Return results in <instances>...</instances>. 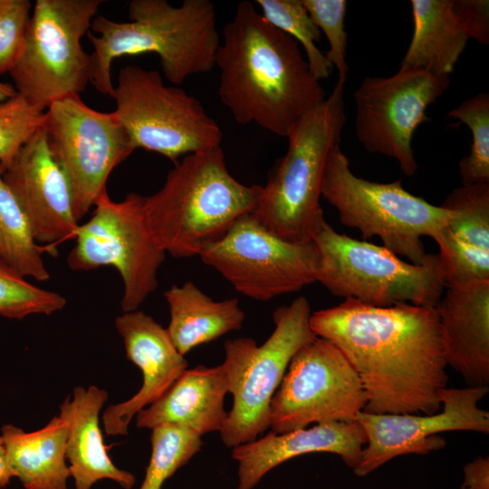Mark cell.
<instances>
[{"label": "cell", "instance_id": "6da1fadb", "mask_svg": "<svg viewBox=\"0 0 489 489\" xmlns=\"http://www.w3.org/2000/svg\"><path fill=\"white\" fill-rule=\"evenodd\" d=\"M310 326L354 368L367 397L363 411L428 415L440 410L448 376L436 307H380L345 299L312 312Z\"/></svg>", "mask_w": 489, "mask_h": 489}, {"label": "cell", "instance_id": "7a4b0ae2", "mask_svg": "<svg viewBox=\"0 0 489 489\" xmlns=\"http://www.w3.org/2000/svg\"><path fill=\"white\" fill-rule=\"evenodd\" d=\"M215 66L218 95L235 120L287 137L326 98L300 44L273 26L249 1L240 2L223 29Z\"/></svg>", "mask_w": 489, "mask_h": 489}, {"label": "cell", "instance_id": "3957f363", "mask_svg": "<svg viewBox=\"0 0 489 489\" xmlns=\"http://www.w3.org/2000/svg\"><path fill=\"white\" fill-rule=\"evenodd\" d=\"M129 22L96 16L87 36L93 46L91 83L113 98L111 65L122 56L155 53L164 77L173 85L211 71L220 44L216 14L209 0H185L173 6L166 0H132Z\"/></svg>", "mask_w": 489, "mask_h": 489}, {"label": "cell", "instance_id": "277c9868", "mask_svg": "<svg viewBox=\"0 0 489 489\" xmlns=\"http://www.w3.org/2000/svg\"><path fill=\"white\" fill-rule=\"evenodd\" d=\"M261 189L230 174L220 145L177 161L162 187L144 197V216L166 253L178 259L199 256L241 216L254 212Z\"/></svg>", "mask_w": 489, "mask_h": 489}, {"label": "cell", "instance_id": "5b68a950", "mask_svg": "<svg viewBox=\"0 0 489 489\" xmlns=\"http://www.w3.org/2000/svg\"><path fill=\"white\" fill-rule=\"evenodd\" d=\"M343 82L292 128L285 154L262 186L254 218L276 236L308 243L324 218L321 183L328 156L340 145L346 122Z\"/></svg>", "mask_w": 489, "mask_h": 489}, {"label": "cell", "instance_id": "8992f818", "mask_svg": "<svg viewBox=\"0 0 489 489\" xmlns=\"http://www.w3.org/2000/svg\"><path fill=\"white\" fill-rule=\"evenodd\" d=\"M321 197L337 210L341 224L357 229L364 239L379 237L385 247L415 264L427 263L432 254H427L422 238L435 241L451 216L449 209L407 191L401 179L379 183L357 177L340 145L328 156Z\"/></svg>", "mask_w": 489, "mask_h": 489}, {"label": "cell", "instance_id": "52a82bcc", "mask_svg": "<svg viewBox=\"0 0 489 489\" xmlns=\"http://www.w3.org/2000/svg\"><path fill=\"white\" fill-rule=\"evenodd\" d=\"M312 312L308 299L299 296L273 312L274 329L262 345L244 337L225 342L221 365L234 402L219 434L227 447L254 441L270 427L271 402L290 361L317 337Z\"/></svg>", "mask_w": 489, "mask_h": 489}, {"label": "cell", "instance_id": "ba28073f", "mask_svg": "<svg viewBox=\"0 0 489 489\" xmlns=\"http://www.w3.org/2000/svg\"><path fill=\"white\" fill-rule=\"evenodd\" d=\"M312 241L320 258L317 282L344 300L435 307L446 288L437 254L423 264L408 263L384 245L338 233L325 219Z\"/></svg>", "mask_w": 489, "mask_h": 489}, {"label": "cell", "instance_id": "9c48e42d", "mask_svg": "<svg viewBox=\"0 0 489 489\" xmlns=\"http://www.w3.org/2000/svg\"><path fill=\"white\" fill-rule=\"evenodd\" d=\"M104 0H36L24 51L9 72L17 93L44 111L80 95L91 80V53L82 46Z\"/></svg>", "mask_w": 489, "mask_h": 489}, {"label": "cell", "instance_id": "30bf717a", "mask_svg": "<svg viewBox=\"0 0 489 489\" xmlns=\"http://www.w3.org/2000/svg\"><path fill=\"white\" fill-rule=\"evenodd\" d=\"M113 99L114 112L136 149L153 151L176 162L221 144V128L201 102L183 89L165 84L158 71L122 67Z\"/></svg>", "mask_w": 489, "mask_h": 489}, {"label": "cell", "instance_id": "8fae6325", "mask_svg": "<svg viewBox=\"0 0 489 489\" xmlns=\"http://www.w3.org/2000/svg\"><path fill=\"white\" fill-rule=\"evenodd\" d=\"M144 197L129 193L120 202L104 192L92 216L79 225L76 244L68 254V266L89 271L113 266L120 274L124 312L138 310L158 287V271L166 252L153 238L143 211Z\"/></svg>", "mask_w": 489, "mask_h": 489}, {"label": "cell", "instance_id": "7c38bea8", "mask_svg": "<svg viewBox=\"0 0 489 489\" xmlns=\"http://www.w3.org/2000/svg\"><path fill=\"white\" fill-rule=\"evenodd\" d=\"M43 129L52 156L69 183L78 222L107 191L112 170L136 149L114 111L89 107L80 95L52 103Z\"/></svg>", "mask_w": 489, "mask_h": 489}, {"label": "cell", "instance_id": "4fadbf2b", "mask_svg": "<svg viewBox=\"0 0 489 489\" xmlns=\"http://www.w3.org/2000/svg\"><path fill=\"white\" fill-rule=\"evenodd\" d=\"M367 397L354 368L330 340L316 337L292 357L270 406L277 434L312 424L352 422Z\"/></svg>", "mask_w": 489, "mask_h": 489}, {"label": "cell", "instance_id": "5bb4252c", "mask_svg": "<svg viewBox=\"0 0 489 489\" xmlns=\"http://www.w3.org/2000/svg\"><path fill=\"white\" fill-rule=\"evenodd\" d=\"M242 294L261 302L317 282L320 258L312 241H285L251 214L241 216L198 256Z\"/></svg>", "mask_w": 489, "mask_h": 489}, {"label": "cell", "instance_id": "9a60e30c", "mask_svg": "<svg viewBox=\"0 0 489 489\" xmlns=\"http://www.w3.org/2000/svg\"><path fill=\"white\" fill-rule=\"evenodd\" d=\"M450 85L449 76L401 68L388 77H366L354 91L355 132L364 149L394 158L413 177L418 168L412 147L427 109Z\"/></svg>", "mask_w": 489, "mask_h": 489}, {"label": "cell", "instance_id": "2e32d148", "mask_svg": "<svg viewBox=\"0 0 489 489\" xmlns=\"http://www.w3.org/2000/svg\"><path fill=\"white\" fill-rule=\"evenodd\" d=\"M488 387L446 388L438 412L421 414H373L361 411L357 421L367 442L353 473L363 477L395 457L428 455L443 449L446 431L489 433V412L479 408Z\"/></svg>", "mask_w": 489, "mask_h": 489}, {"label": "cell", "instance_id": "e0dca14e", "mask_svg": "<svg viewBox=\"0 0 489 489\" xmlns=\"http://www.w3.org/2000/svg\"><path fill=\"white\" fill-rule=\"evenodd\" d=\"M3 178L24 211L36 242L54 254L55 244L74 239L76 220L67 178L54 160L41 127L20 149Z\"/></svg>", "mask_w": 489, "mask_h": 489}, {"label": "cell", "instance_id": "ac0fdd59", "mask_svg": "<svg viewBox=\"0 0 489 489\" xmlns=\"http://www.w3.org/2000/svg\"><path fill=\"white\" fill-rule=\"evenodd\" d=\"M127 359L142 373V385L130 398L111 405L102 415L109 436L128 435L129 423L141 409L158 400L187 369L167 329L142 311L126 312L115 320Z\"/></svg>", "mask_w": 489, "mask_h": 489}, {"label": "cell", "instance_id": "d6986e66", "mask_svg": "<svg viewBox=\"0 0 489 489\" xmlns=\"http://www.w3.org/2000/svg\"><path fill=\"white\" fill-rule=\"evenodd\" d=\"M367 438L360 424L328 422L287 433L273 431L232 448L237 463V489H254L273 468L311 453L339 455L352 470L359 465Z\"/></svg>", "mask_w": 489, "mask_h": 489}, {"label": "cell", "instance_id": "ffe728a7", "mask_svg": "<svg viewBox=\"0 0 489 489\" xmlns=\"http://www.w3.org/2000/svg\"><path fill=\"white\" fill-rule=\"evenodd\" d=\"M435 306L447 366L471 387L489 385V281L446 287Z\"/></svg>", "mask_w": 489, "mask_h": 489}, {"label": "cell", "instance_id": "44dd1931", "mask_svg": "<svg viewBox=\"0 0 489 489\" xmlns=\"http://www.w3.org/2000/svg\"><path fill=\"white\" fill-rule=\"evenodd\" d=\"M229 386L222 365L187 369L154 403L136 415L137 427L152 429L171 424L187 427L200 436L220 432L228 412L225 398Z\"/></svg>", "mask_w": 489, "mask_h": 489}, {"label": "cell", "instance_id": "7402d4cb", "mask_svg": "<svg viewBox=\"0 0 489 489\" xmlns=\"http://www.w3.org/2000/svg\"><path fill=\"white\" fill-rule=\"evenodd\" d=\"M108 393L96 386L76 387L72 398L60 405L59 417L65 422L66 459L75 489H91L102 479L131 489L135 476L118 468L109 457L99 424V415Z\"/></svg>", "mask_w": 489, "mask_h": 489}, {"label": "cell", "instance_id": "603a6c76", "mask_svg": "<svg viewBox=\"0 0 489 489\" xmlns=\"http://www.w3.org/2000/svg\"><path fill=\"white\" fill-rule=\"evenodd\" d=\"M66 436V424L59 416L33 432L12 424L2 427L7 463L25 489H67Z\"/></svg>", "mask_w": 489, "mask_h": 489}, {"label": "cell", "instance_id": "cb8c5ba5", "mask_svg": "<svg viewBox=\"0 0 489 489\" xmlns=\"http://www.w3.org/2000/svg\"><path fill=\"white\" fill-rule=\"evenodd\" d=\"M164 297L170 316L166 329L183 356L201 344L240 330L245 319L238 299L215 301L192 281L172 285Z\"/></svg>", "mask_w": 489, "mask_h": 489}, {"label": "cell", "instance_id": "d4e9b609", "mask_svg": "<svg viewBox=\"0 0 489 489\" xmlns=\"http://www.w3.org/2000/svg\"><path fill=\"white\" fill-rule=\"evenodd\" d=\"M413 34L401 68L449 76L468 36L453 12V0H411Z\"/></svg>", "mask_w": 489, "mask_h": 489}, {"label": "cell", "instance_id": "484cf974", "mask_svg": "<svg viewBox=\"0 0 489 489\" xmlns=\"http://www.w3.org/2000/svg\"><path fill=\"white\" fill-rule=\"evenodd\" d=\"M3 173L0 168V257L24 277L47 281L50 273L42 254L48 251L36 242L30 222Z\"/></svg>", "mask_w": 489, "mask_h": 489}, {"label": "cell", "instance_id": "4316f807", "mask_svg": "<svg viewBox=\"0 0 489 489\" xmlns=\"http://www.w3.org/2000/svg\"><path fill=\"white\" fill-rule=\"evenodd\" d=\"M441 206L451 211L446 231L455 242L489 254V184L462 185Z\"/></svg>", "mask_w": 489, "mask_h": 489}, {"label": "cell", "instance_id": "83f0119b", "mask_svg": "<svg viewBox=\"0 0 489 489\" xmlns=\"http://www.w3.org/2000/svg\"><path fill=\"white\" fill-rule=\"evenodd\" d=\"M260 13L275 28L287 34L302 47L310 71L319 82L332 72V65L317 46L321 33L302 0H256Z\"/></svg>", "mask_w": 489, "mask_h": 489}, {"label": "cell", "instance_id": "f1b7e54d", "mask_svg": "<svg viewBox=\"0 0 489 489\" xmlns=\"http://www.w3.org/2000/svg\"><path fill=\"white\" fill-rule=\"evenodd\" d=\"M151 456L139 489H161L167 479L185 465L202 446V436L171 424L151 429Z\"/></svg>", "mask_w": 489, "mask_h": 489}, {"label": "cell", "instance_id": "f546056e", "mask_svg": "<svg viewBox=\"0 0 489 489\" xmlns=\"http://www.w3.org/2000/svg\"><path fill=\"white\" fill-rule=\"evenodd\" d=\"M447 115L465 123L472 133L469 154L458 164L462 185L489 184V94L479 92Z\"/></svg>", "mask_w": 489, "mask_h": 489}, {"label": "cell", "instance_id": "4dcf8cb0", "mask_svg": "<svg viewBox=\"0 0 489 489\" xmlns=\"http://www.w3.org/2000/svg\"><path fill=\"white\" fill-rule=\"evenodd\" d=\"M66 302L60 293L31 283L0 257V316L50 315L63 309Z\"/></svg>", "mask_w": 489, "mask_h": 489}, {"label": "cell", "instance_id": "1f68e13d", "mask_svg": "<svg viewBox=\"0 0 489 489\" xmlns=\"http://www.w3.org/2000/svg\"><path fill=\"white\" fill-rule=\"evenodd\" d=\"M44 111L18 93L0 101V168L5 171L20 149L43 126Z\"/></svg>", "mask_w": 489, "mask_h": 489}, {"label": "cell", "instance_id": "d6a6232c", "mask_svg": "<svg viewBox=\"0 0 489 489\" xmlns=\"http://www.w3.org/2000/svg\"><path fill=\"white\" fill-rule=\"evenodd\" d=\"M314 24L329 43L325 56L338 71V81L346 82L349 65L346 61L348 34L344 27L347 12L345 0H302Z\"/></svg>", "mask_w": 489, "mask_h": 489}, {"label": "cell", "instance_id": "836d02e7", "mask_svg": "<svg viewBox=\"0 0 489 489\" xmlns=\"http://www.w3.org/2000/svg\"><path fill=\"white\" fill-rule=\"evenodd\" d=\"M31 10L29 0H0V74L11 72L24 51Z\"/></svg>", "mask_w": 489, "mask_h": 489}, {"label": "cell", "instance_id": "e575fe53", "mask_svg": "<svg viewBox=\"0 0 489 489\" xmlns=\"http://www.w3.org/2000/svg\"><path fill=\"white\" fill-rule=\"evenodd\" d=\"M453 12L469 39L489 43L488 0H453Z\"/></svg>", "mask_w": 489, "mask_h": 489}, {"label": "cell", "instance_id": "d590c367", "mask_svg": "<svg viewBox=\"0 0 489 489\" xmlns=\"http://www.w3.org/2000/svg\"><path fill=\"white\" fill-rule=\"evenodd\" d=\"M460 489H489V457L479 455L464 466Z\"/></svg>", "mask_w": 489, "mask_h": 489}, {"label": "cell", "instance_id": "8d00e7d4", "mask_svg": "<svg viewBox=\"0 0 489 489\" xmlns=\"http://www.w3.org/2000/svg\"><path fill=\"white\" fill-rule=\"evenodd\" d=\"M14 477V475L7 463L4 440L0 435V488L6 487Z\"/></svg>", "mask_w": 489, "mask_h": 489}, {"label": "cell", "instance_id": "74e56055", "mask_svg": "<svg viewBox=\"0 0 489 489\" xmlns=\"http://www.w3.org/2000/svg\"><path fill=\"white\" fill-rule=\"evenodd\" d=\"M16 94L17 91L13 85L0 81V101L13 98Z\"/></svg>", "mask_w": 489, "mask_h": 489}, {"label": "cell", "instance_id": "f35d334b", "mask_svg": "<svg viewBox=\"0 0 489 489\" xmlns=\"http://www.w3.org/2000/svg\"><path fill=\"white\" fill-rule=\"evenodd\" d=\"M400 489V488H399Z\"/></svg>", "mask_w": 489, "mask_h": 489}]
</instances>
